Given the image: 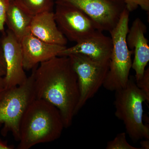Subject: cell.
<instances>
[{
	"mask_svg": "<svg viewBox=\"0 0 149 149\" xmlns=\"http://www.w3.org/2000/svg\"><path fill=\"white\" fill-rule=\"evenodd\" d=\"M33 69L36 99L50 103L59 111L65 128L75 116L80 92L77 74L69 57L57 56Z\"/></svg>",
	"mask_w": 149,
	"mask_h": 149,
	"instance_id": "6da1fadb",
	"label": "cell"
},
{
	"mask_svg": "<svg viewBox=\"0 0 149 149\" xmlns=\"http://www.w3.org/2000/svg\"><path fill=\"white\" fill-rule=\"evenodd\" d=\"M64 128L59 110L44 100L35 99L22 119L17 148L29 149L37 144L53 142L61 137Z\"/></svg>",
	"mask_w": 149,
	"mask_h": 149,
	"instance_id": "7a4b0ae2",
	"label": "cell"
},
{
	"mask_svg": "<svg viewBox=\"0 0 149 149\" xmlns=\"http://www.w3.org/2000/svg\"><path fill=\"white\" fill-rule=\"evenodd\" d=\"M115 93V115L123 122L126 134L133 143L149 139V125L144 124L143 120V103L148 102L135 77L130 76L126 86Z\"/></svg>",
	"mask_w": 149,
	"mask_h": 149,
	"instance_id": "3957f363",
	"label": "cell"
},
{
	"mask_svg": "<svg viewBox=\"0 0 149 149\" xmlns=\"http://www.w3.org/2000/svg\"><path fill=\"white\" fill-rule=\"evenodd\" d=\"M130 12L126 8L116 27L109 32L112 41V51L109 67L103 87L115 92L126 86L132 68L133 51L128 47L126 37L129 30Z\"/></svg>",
	"mask_w": 149,
	"mask_h": 149,
	"instance_id": "277c9868",
	"label": "cell"
},
{
	"mask_svg": "<svg viewBox=\"0 0 149 149\" xmlns=\"http://www.w3.org/2000/svg\"><path fill=\"white\" fill-rule=\"evenodd\" d=\"M36 99L32 73L21 85L5 88L0 91V127L2 135L9 132L16 141H19V126L27 108Z\"/></svg>",
	"mask_w": 149,
	"mask_h": 149,
	"instance_id": "5b68a950",
	"label": "cell"
},
{
	"mask_svg": "<svg viewBox=\"0 0 149 149\" xmlns=\"http://www.w3.org/2000/svg\"><path fill=\"white\" fill-rule=\"evenodd\" d=\"M68 56L77 74L80 89V98L74 111L76 115L103 86L109 70V62H100L80 54Z\"/></svg>",
	"mask_w": 149,
	"mask_h": 149,
	"instance_id": "8992f818",
	"label": "cell"
},
{
	"mask_svg": "<svg viewBox=\"0 0 149 149\" xmlns=\"http://www.w3.org/2000/svg\"><path fill=\"white\" fill-rule=\"evenodd\" d=\"M55 3L80 10L102 32H110L116 27L126 8L123 0H55Z\"/></svg>",
	"mask_w": 149,
	"mask_h": 149,
	"instance_id": "52a82bcc",
	"label": "cell"
},
{
	"mask_svg": "<svg viewBox=\"0 0 149 149\" xmlns=\"http://www.w3.org/2000/svg\"><path fill=\"white\" fill-rule=\"evenodd\" d=\"M55 4L54 14L56 23L67 40L79 42L100 31L93 20L78 9L65 5Z\"/></svg>",
	"mask_w": 149,
	"mask_h": 149,
	"instance_id": "ba28073f",
	"label": "cell"
},
{
	"mask_svg": "<svg viewBox=\"0 0 149 149\" xmlns=\"http://www.w3.org/2000/svg\"><path fill=\"white\" fill-rule=\"evenodd\" d=\"M1 37L0 44L6 65L4 77L6 88L24 84L27 78L23 66V54L20 42L8 29Z\"/></svg>",
	"mask_w": 149,
	"mask_h": 149,
	"instance_id": "9c48e42d",
	"label": "cell"
},
{
	"mask_svg": "<svg viewBox=\"0 0 149 149\" xmlns=\"http://www.w3.org/2000/svg\"><path fill=\"white\" fill-rule=\"evenodd\" d=\"M24 70L34 69L37 65L55 57L66 48V46L53 45L37 38L30 32L20 41Z\"/></svg>",
	"mask_w": 149,
	"mask_h": 149,
	"instance_id": "30bf717a",
	"label": "cell"
},
{
	"mask_svg": "<svg viewBox=\"0 0 149 149\" xmlns=\"http://www.w3.org/2000/svg\"><path fill=\"white\" fill-rule=\"evenodd\" d=\"M112 48L111 37H107L102 31H98L91 37L76 43L74 46L66 47L58 56H68L74 54H80L97 61L108 63Z\"/></svg>",
	"mask_w": 149,
	"mask_h": 149,
	"instance_id": "8fae6325",
	"label": "cell"
},
{
	"mask_svg": "<svg viewBox=\"0 0 149 149\" xmlns=\"http://www.w3.org/2000/svg\"><path fill=\"white\" fill-rule=\"evenodd\" d=\"M146 32V25L141 19L137 18L133 21L126 37L128 48L134 51L132 68L136 72V82L143 77L149 61L148 41L145 36Z\"/></svg>",
	"mask_w": 149,
	"mask_h": 149,
	"instance_id": "7c38bea8",
	"label": "cell"
},
{
	"mask_svg": "<svg viewBox=\"0 0 149 149\" xmlns=\"http://www.w3.org/2000/svg\"><path fill=\"white\" fill-rule=\"evenodd\" d=\"M30 32L35 37L50 44L65 46L67 43V39L57 25L53 11L33 17Z\"/></svg>",
	"mask_w": 149,
	"mask_h": 149,
	"instance_id": "4fadbf2b",
	"label": "cell"
},
{
	"mask_svg": "<svg viewBox=\"0 0 149 149\" xmlns=\"http://www.w3.org/2000/svg\"><path fill=\"white\" fill-rule=\"evenodd\" d=\"M33 17L25 12L14 1L9 5L6 24L10 30L19 41L30 32Z\"/></svg>",
	"mask_w": 149,
	"mask_h": 149,
	"instance_id": "5bb4252c",
	"label": "cell"
},
{
	"mask_svg": "<svg viewBox=\"0 0 149 149\" xmlns=\"http://www.w3.org/2000/svg\"><path fill=\"white\" fill-rule=\"evenodd\" d=\"M17 4L31 16L53 11L55 0H13Z\"/></svg>",
	"mask_w": 149,
	"mask_h": 149,
	"instance_id": "9a60e30c",
	"label": "cell"
},
{
	"mask_svg": "<svg viewBox=\"0 0 149 149\" xmlns=\"http://www.w3.org/2000/svg\"><path fill=\"white\" fill-rule=\"evenodd\" d=\"M106 149H141V148L133 146L128 143L125 132L118 133L113 140L108 142Z\"/></svg>",
	"mask_w": 149,
	"mask_h": 149,
	"instance_id": "2e32d148",
	"label": "cell"
},
{
	"mask_svg": "<svg viewBox=\"0 0 149 149\" xmlns=\"http://www.w3.org/2000/svg\"><path fill=\"white\" fill-rule=\"evenodd\" d=\"M126 8L129 12L136 10L140 7L143 10L149 12V0H123Z\"/></svg>",
	"mask_w": 149,
	"mask_h": 149,
	"instance_id": "e0dca14e",
	"label": "cell"
},
{
	"mask_svg": "<svg viewBox=\"0 0 149 149\" xmlns=\"http://www.w3.org/2000/svg\"><path fill=\"white\" fill-rule=\"evenodd\" d=\"M136 85L143 91L146 96L149 102V68L145 70L143 75L138 82H136Z\"/></svg>",
	"mask_w": 149,
	"mask_h": 149,
	"instance_id": "ac0fdd59",
	"label": "cell"
},
{
	"mask_svg": "<svg viewBox=\"0 0 149 149\" xmlns=\"http://www.w3.org/2000/svg\"><path fill=\"white\" fill-rule=\"evenodd\" d=\"M10 3V0H0V32L4 31L7 13Z\"/></svg>",
	"mask_w": 149,
	"mask_h": 149,
	"instance_id": "d6986e66",
	"label": "cell"
},
{
	"mask_svg": "<svg viewBox=\"0 0 149 149\" xmlns=\"http://www.w3.org/2000/svg\"><path fill=\"white\" fill-rule=\"evenodd\" d=\"M6 72V65L3 52L0 44V76L4 77Z\"/></svg>",
	"mask_w": 149,
	"mask_h": 149,
	"instance_id": "ffe728a7",
	"label": "cell"
},
{
	"mask_svg": "<svg viewBox=\"0 0 149 149\" xmlns=\"http://www.w3.org/2000/svg\"><path fill=\"white\" fill-rule=\"evenodd\" d=\"M14 147L9 145L6 141H3L0 139V149H13Z\"/></svg>",
	"mask_w": 149,
	"mask_h": 149,
	"instance_id": "44dd1931",
	"label": "cell"
},
{
	"mask_svg": "<svg viewBox=\"0 0 149 149\" xmlns=\"http://www.w3.org/2000/svg\"><path fill=\"white\" fill-rule=\"evenodd\" d=\"M141 149H149V139H143L140 141Z\"/></svg>",
	"mask_w": 149,
	"mask_h": 149,
	"instance_id": "7402d4cb",
	"label": "cell"
},
{
	"mask_svg": "<svg viewBox=\"0 0 149 149\" xmlns=\"http://www.w3.org/2000/svg\"><path fill=\"white\" fill-rule=\"evenodd\" d=\"M5 87L6 83L4 77L0 76V91H1Z\"/></svg>",
	"mask_w": 149,
	"mask_h": 149,
	"instance_id": "603a6c76",
	"label": "cell"
},
{
	"mask_svg": "<svg viewBox=\"0 0 149 149\" xmlns=\"http://www.w3.org/2000/svg\"><path fill=\"white\" fill-rule=\"evenodd\" d=\"M13 0H10V1L11 2V1H13Z\"/></svg>",
	"mask_w": 149,
	"mask_h": 149,
	"instance_id": "cb8c5ba5",
	"label": "cell"
}]
</instances>
